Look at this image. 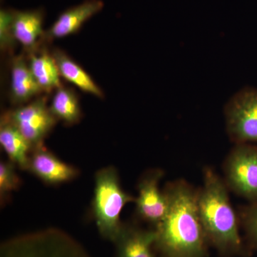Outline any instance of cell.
I'll return each mask as SVG.
<instances>
[{"label":"cell","instance_id":"obj_6","mask_svg":"<svg viewBox=\"0 0 257 257\" xmlns=\"http://www.w3.org/2000/svg\"><path fill=\"white\" fill-rule=\"evenodd\" d=\"M226 130L236 144L257 143V88L235 93L224 108Z\"/></svg>","mask_w":257,"mask_h":257},{"label":"cell","instance_id":"obj_13","mask_svg":"<svg viewBox=\"0 0 257 257\" xmlns=\"http://www.w3.org/2000/svg\"><path fill=\"white\" fill-rule=\"evenodd\" d=\"M42 92L32 75L25 57L23 55L15 57L11 64L10 98L12 103L16 105H23Z\"/></svg>","mask_w":257,"mask_h":257},{"label":"cell","instance_id":"obj_17","mask_svg":"<svg viewBox=\"0 0 257 257\" xmlns=\"http://www.w3.org/2000/svg\"><path fill=\"white\" fill-rule=\"evenodd\" d=\"M52 114L57 120L67 125L77 124L82 114L78 98L69 88L61 87L56 89L50 105Z\"/></svg>","mask_w":257,"mask_h":257},{"label":"cell","instance_id":"obj_11","mask_svg":"<svg viewBox=\"0 0 257 257\" xmlns=\"http://www.w3.org/2000/svg\"><path fill=\"white\" fill-rule=\"evenodd\" d=\"M157 233L130 224H123L115 240L116 257H157L154 252Z\"/></svg>","mask_w":257,"mask_h":257},{"label":"cell","instance_id":"obj_15","mask_svg":"<svg viewBox=\"0 0 257 257\" xmlns=\"http://www.w3.org/2000/svg\"><path fill=\"white\" fill-rule=\"evenodd\" d=\"M29 67L34 78L43 92H50L62 87L60 74L52 53L38 49L29 54Z\"/></svg>","mask_w":257,"mask_h":257},{"label":"cell","instance_id":"obj_20","mask_svg":"<svg viewBox=\"0 0 257 257\" xmlns=\"http://www.w3.org/2000/svg\"><path fill=\"white\" fill-rule=\"evenodd\" d=\"M13 10H0V48L3 52L14 50L18 42L13 29Z\"/></svg>","mask_w":257,"mask_h":257},{"label":"cell","instance_id":"obj_14","mask_svg":"<svg viewBox=\"0 0 257 257\" xmlns=\"http://www.w3.org/2000/svg\"><path fill=\"white\" fill-rule=\"evenodd\" d=\"M0 145L10 161L21 170L28 171L31 145L18 128L4 117L0 123Z\"/></svg>","mask_w":257,"mask_h":257},{"label":"cell","instance_id":"obj_12","mask_svg":"<svg viewBox=\"0 0 257 257\" xmlns=\"http://www.w3.org/2000/svg\"><path fill=\"white\" fill-rule=\"evenodd\" d=\"M45 12L42 9L13 10V29L17 42L29 52L38 50L43 38Z\"/></svg>","mask_w":257,"mask_h":257},{"label":"cell","instance_id":"obj_3","mask_svg":"<svg viewBox=\"0 0 257 257\" xmlns=\"http://www.w3.org/2000/svg\"><path fill=\"white\" fill-rule=\"evenodd\" d=\"M135 198L125 192L119 174L112 166L104 167L94 176L92 214L99 233L104 239L114 242L123 226L120 214L126 204Z\"/></svg>","mask_w":257,"mask_h":257},{"label":"cell","instance_id":"obj_7","mask_svg":"<svg viewBox=\"0 0 257 257\" xmlns=\"http://www.w3.org/2000/svg\"><path fill=\"white\" fill-rule=\"evenodd\" d=\"M3 117L18 128L32 150L43 145L44 140L58 121L51 112L44 96L8 111Z\"/></svg>","mask_w":257,"mask_h":257},{"label":"cell","instance_id":"obj_2","mask_svg":"<svg viewBox=\"0 0 257 257\" xmlns=\"http://www.w3.org/2000/svg\"><path fill=\"white\" fill-rule=\"evenodd\" d=\"M227 186L210 168L204 172V184L198 189L197 206L209 245L222 257L248 253L239 234V219L231 207Z\"/></svg>","mask_w":257,"mask_h":257},{"label":"cell","instance_id":"obj_10","mask_svg":"<svg viewBox=\"0 0 257 257\" xmlns=\"http://www.w3.org/2000/svg\"><path fill=\"white\" fill-rule=\"evenodd\" d=\"M104 6L101 0H84L80 4L66 10L45 31L43 39L50 41L77 33L83 25L99 13Z\"/></svg>","mask_w":257,"mask_h":257},{"label":"cell","instance_id":"obj_8","mask_svg":"<svg viewBox=\"0 0 257 257\" xmlns=\"http://www.w3.org/2000/svg\"><path fill=\"white\" fill-rule=\"evenodd\" d=\"M164 172L154 169L144 174L138 184V196L135 198L139 217L156 227L163 220L168 210L167 194L161 190L160 184Z\"/></svg>","mask_w":257,"mask_h":257},{"label":"cell","instance_id":"obj_18","mask_svg":"<svg viewBox=\"0 0 257 257\" xmlns=\"http://www.w3.org/2000/svg\"><path fill=\"white\" fill-rule=\"evenodd\" d=\"M16 165L11 161L0 163V200L2 204L9 196L20 187L21 181L15 170Z\"/></svg>","mask_w":257,"mask_h":257},{"label":"cell","instance_id":"obj_19","mask_svg":"<svg viewBox=\"0 0 257 257\" xmlns=\"http://www.w3.org/2000/svg\"><path fill=\"white\" fill-rule=\"evenodd\" d=\"M239 221L242 225L249 247L257 251V203L241 208Z\"/></svg>","mask_w":257,"mask_h":257},{"label":"cell","instance_id":"obj_9","mask_svg":"<svg viewBox=\"0 0 257 257\" xmlns=\"http://www.w3.org/2000/svg\"><path fill=\"white\" fill-rule=\"evenodd\" d=\"M28 171L50 185L70 182L79 173L76 167L61 160L44 145L32 150Z\"/></svg>","mask_w":257,"mask_h":257},{"label":"cell","instance_id":"obj_1","mask_svg":"<svg viewBox=\"0 0 257 257\" xmlns=\"http://www.w3.org/2000/svg\"><path fill=\"white\" fill-rule=\"evenodd\" d=\"M164 191L168 210L155 228V249L162 257H207L209 244L198 211V190L178 180L167 184Z\"/></svg>","mask_w":257,"mask_h":257},{"label":"cell","instance_id":"obj_4","mask_svg":"<svg viewBox=\"0 0 257 257\" xmlns=\"http://www.w3.org/2000/svg\"><path fill=\"white\" fill-rule=\"evenodd\" d=\"M0 257H92L75 239L55 228L19 235L5 241Z\"/></svg>","mask_w":257,"mask_h":257},{"label":"cell","instance_id":"obj_5","mask_svg":"<svg viewBox=\"0 0 257 257\" xmlns=\"http://www.w3.org/2000/svg\"><path fill=\"white\" fill-rule=\"evenodd\" d=\"M225 184L237 195L257 203V147L236 144L225 161Z\"/></svg>","mask_w":257,"mask_h":257},{"label":"cell","instance_id":"obj_16","mask_svg":"<svg viewBox=\"0 0 257 257\" xmlns=\"http://www.w3.org/2000/svg\"><path fill=\"white\" fill-rule=\"evenodd\" d=\"M61 77L72 83L83 92L103 98L102 90L98 87L92 77L72 60L63 51L55 49L52 52Z\"/></svg>","mask_w":257,"mask_h":257}]
</instances>
